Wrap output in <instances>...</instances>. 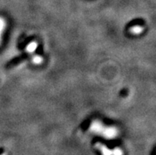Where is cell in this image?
I'll list each match as a JSON object with an SVG mask.
<instances>
[{"instance_id": "cell-1", "label": "cell", "mask_w": 156, "mask_h": 155, "mask_svg": "<svg viewBox=\"0 0 156 155\" xmlns=\"http://www.w3.org/2000/svg\"><path fill=\"white\" fill-rule=\"evenodd\" d=\"M90 131L107 139H113L117 137L118 135V131L114 127H106L98 121L92 123L90 126Z\"/></svg>"}, {"instance_id": "cell-2", "label": "cell", "mask_w": 156, "mask_h": 155, "mask_svg": "<svg viewBox=\"0 0 156 155\" xmlns=\"http://www.w3.org/2000/svg\"><path fill=\"white\" fill-rule=\"evenodd\" d=\"M95 148L101 152V155H123V150L121 148H115L113 150H110L106 146L101 143L95 144Z\"/></svg>"}, {"instance_id": "cell-3", "label": "cell", "mask_w": 156, "mask_h": 155, "mask_svg": "<svg viewBox=\"0 0 156 155\" xmlns=\"http://www.w3.org/2000/svg\"><path fill=\"white\" fill-rule=\"evenodd\" d=\"M37 48V43L33 41L30 42V43L26 46V50L27 51V52L29 53H34Z\"/></svg>"}, {"instance_id": "cell-4", "label": "cell", "mask_w": 156, "mask_h": 155, "mask_svg": "<svg viewBox=\"0 0 156 155\" xmlns=\"http://www.w3.org/2000/svg\"><path fill=\"white\" fill-rule=\"evenodd\" d=\"M144 28L140 26H135L130 29V32L133 34H140L142 33Z\"/></svg>"}, {"instance_id": "cell-5", "label": "cell", "mask_w": 156, "mask_h": 155, "mask_svg": "<svg viewBox=\"0 0 156 155\" xmlns=\"http://www.w3.org/2000/svg\"><path fill=\"white\" fill-rule=\"evenodd\" d=\"M5 27H6V22H5L4 19H2V18H0V41H1L2 32H3Z\"/></svg>"}, {"instance_id": "cell-6", "label": "cell", "mask_w": 156, "mask_h": 155, "mask_svg": "<svg viewBox=\"0 0 156 155\" xmlns=\"http://www.w3.org/2000/svg\"><path fill=\"white\" fill-rule=\"evenodd\" d=\"M32 61L35 64H41L43 62V58L41 56H40V55H35V56L33 57Z\"/></svg>"}, {"instance_id": "cell-7", "label": "cell", "mask_w": 156, "mask_h": 155, "mask_svg": "<svg viewBox=\"0 0 156 155\" xmlns=\"http://www.w3.org/2000/svg\"><path fill=\"white\" fill-rule=\"evenodd\" d=\"M2 155H6V154H5V153H3V154H2Z\"/></svg>"}]
</instances>
